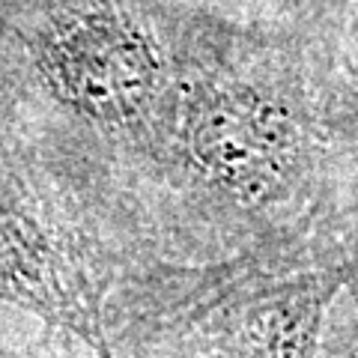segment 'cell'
<instances>
[{
  "label": "cell",
  "instance_id": "obj_1",
  "mask_svg": "<svg viewBox=\"0 0 358 358\" xmlns=\"http://www.w3.org/2000/svg\"><path fill=\"white\" fill-rule=\"evenodd\" d=\"M13 33L30 81L66 120L150 147L179 39L147 0H27Z\"/></svg>",
  "mask_w": 358,
  "mask_h": 358
},
{
  "label": "cell",
  "instance_id": "obj_2",
  "mask_svg": "<svg viewBox=\"0 0 358 358\" xmlns=\"http://www.w3.org/2000/svg\"><path fill=\"white\" fill-rule=\"evenodd\" d=\"M105 278L75 224L0 152V301L114 358Z\"/></svg>",
  "mask_w": 358,
  "mask_h": 358
},
{
  "label": "cell",
  "instance_id": "obj_3",
  "mask_svg": "<svg viewBox=\"0 0 358 358\" xmlns=\"http://www.w3.org/2000/svg\"><path fill=\"white\" fill-rule=\"evenodd\" d=\"M358 278V257L239 278L197 313L185 358H322L334 301Z\"/></svg>",
  "mask_w": 358,
  "mask_h": 358
},
{
  "label": "cell",
  "instance_id": "obj_4",
  "mask_svg": "<svg viewBox=\"0 0 358 358\" xmlns=\"http://www.w3.org/2000/svg\"><path fill=\"white\" fill-rule=\"evenodd\" d=\"M322 358H358V278L334 301L326 341H322Z\"/></svg>",
  "mask_w": 358,
  "mask_h": 358
},
{
  "label": "cell",
  "instance_id": "obj_5",
  "mask_svg": "<svg viewBox=\"0 0 358 358\" xmlns=\"http://www.w3.org/2000/svg\"><path fill=\"white\" fill-rule=\"evenodd\" d=\"M350 3H352V6H358V0H350Z\"/></svg>",
  "mask_w": 358,
  "mask_h": 358
}]
</instances>
